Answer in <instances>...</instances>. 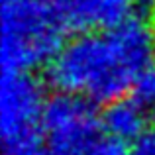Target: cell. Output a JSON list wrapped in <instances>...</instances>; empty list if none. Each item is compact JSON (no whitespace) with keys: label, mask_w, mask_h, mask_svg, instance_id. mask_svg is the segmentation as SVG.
<instances>
[{"label":"cell","mask_w":155,"mask_h":155,"mask_svg":"<svg viewBox=\"0 0 155 155\" xmlns=\"http://www.w3.org/2000/svg\"><path fill=\"white\" fill-rule=\"evenodd\" d=\"M155 30L143 18H130L108 31L83 34L49 63L47 81L63 94L91 102H116L137 87L151 69Z\"/></svg>","instance_id":"cell-1"},{"label":"cell","mask_w":155,"mask_h":155,"mask_svg":"<svg viewBox=\"0 0 155 155\" xmlns=\"http://www.w3.org/2000/svg\"><path fill=\"white\" fill-rule=\"evenodd\" d=\"M0 31L4 73H30L55 59L69 28L61 0H2Z\"/></svg>","instance_id":"cell-2"},{"label":"cell","mask_w":155,"mask_h":155,"mask_svg":"<svg viewBox=\"0 0 155 155\" xmlns=\"http://www.w3.org/2000/svg\"><path fill=\"white\" fill-rule=\"evenodd\" d=\"M41 130L51 155H83L102 137V118L91 100L59 92L47 98Z\"/></svg>","instance_id":"cell-3"},{"label":"cell","mask_w":155,"mask_h":155,"mask_svg":"<svg viewBox=\"0 0 155 155\" xmlns=\"http://www.w3.org/2000/svg\"><path fill=\"white\" fill-rule=\"evenodd\" d=\"M45 92L30 73H4L0 81V134L2 145L39 136Z\"/></svg>","instance_id":"cell-4"},{"label":"cell","mask_w":155,"mask_h":155,"mask_svg":"<svg viewBox=\"0 0 155 155\" xmlns=\"http://www.w3.org/2000/svg\"><path fill=\"white\" fill-rule=\"evenodd\" d=\"M69 31H108L134 18L136 0H61Z\"/></svg>","instance_id":"cell-5"},{"label":"cell","mask_w":155,"mask_h":155,"mask_svg":"<svg viewBox=\"0 0 155 155\" xmlns=\"http://www.w3.org/2000/svg\"><path fill=\"white\" fill-rule=\"evenodd\" d=\"M102 128L110 137L122 141H137L147 130V108L140 98H120L110 102L102 114Z\"/></svg>","instance_id":"cell-6"},{"label":"cell","mask_w":155,"mask_h":155,"mask_svg":"<svg viewBox=\"0 0 155 155\" xmlns=\"http://www.w3.org/2000/svg\"><path fill=\"white\" fill-rule=\"evenodd\" d=\"M83 155H128L126 145L110 136H102L91 145Z\"/></svg>","instance_id":"cell-7"},{"label":"cell","mask_w":155,"mask_h":155,"mask_svg":"<svg viewBox=\"0 0 155 155\" xmlns=\"http://www.w3.org/2000/svg\"><path fill=\"white\" fill-rule=\"evenodd\" d=\"M137 98L143 100L145 104L155 106V65L143 75V79L137 83Z\"/></svg>","instance_id":"cell-8"},{"label":"cell","mask_w":155,"mask_h":155,"mask_svg":"<svg viewBox=\"0 0 155 155\" xmlns=\"http://www.w3.org/2000/svg\"><path fill=\"white\" fill-rule=\"evenodd\" d=\"M128 155H155V134H145L134 141Z\"/></svg>","instance_id":"cell-9"}]
</instances>
